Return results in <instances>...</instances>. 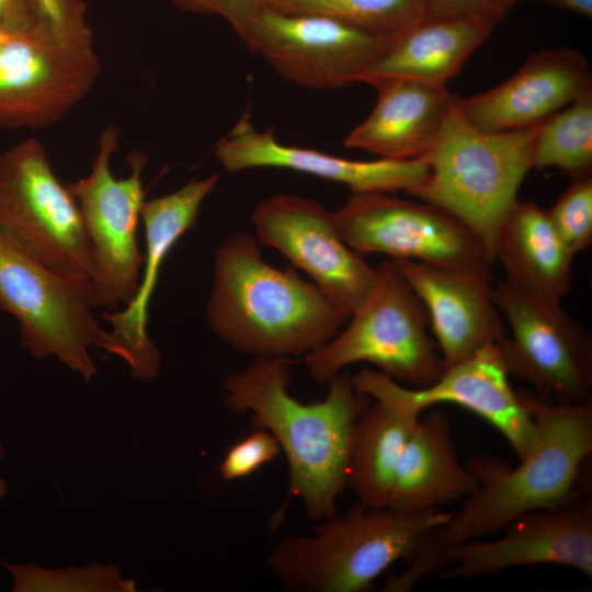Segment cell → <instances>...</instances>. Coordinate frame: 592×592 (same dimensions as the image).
Returning <instances> with one entry per match:
<instances>
[{
    "instance_id": "cell-38",
    "label": "cell",
    "mask_w": 592,
    "mask_h": 592,
    "mask_svg": "<svg viewBox=\"0 0 592 592\" xmlns=\"http://www.w3.org/2000/svg\"><path fill=\"white\" fill-rule=\"evenodd\" d=\"M3 453H4V447L1 443V440H0V459L3 457Z\"/></svg>"
},
{
    "instance_id": "cell-10",
    "label": "cell",
    "mask_w": 592,
    "mask_h": 592,
    "mask_svg": "<svg viewBox=\"0 0 592 592\" xmlns=\"http://www.w3.org/2000/svg\"><path fill=\"white\" fill-rule=\"evenodd\" d=\"M118 140V127H105L90 172L67 185L78 203L93 250L90 283L95 307L111 310L121 309L133 298L145 262L137 229L145 202L141 172L146 158L134 153L129 158L130 174L116 179L111 161Z\"/></svg>"
},
{
    "instance_id": "cell-31",
    "label": "cell",
    "mask_w": 592,
    "mask_h": 592,
    "mask_svg": "<svg viewBox=\"0 0 592 592\" xmlns=\"http://www.w3.org/2000/svg\"><path fill=\"white\" fill-rule=\"evenodd\" d=\"M178 9L198 14L219 15L242 39L254 16L267 0H169Z\"/></svg>"
},
{
    "instance_id": "cell-7",
    "label": "cell",
    "mask_w": 592,
    "mask_h": 592,
    "mask_svg": "<svg viewBox=\"0 0 592 592\" xmlns=\"http://www.w3.org/2000/svg\"><path fill=\"white\" fill-rule=\"evenodd\" d=\"M95 308L90 282L54 271L0 230V310L15 318L34 357L55 356L90 380L96 367L89 351L106 333Z\"/></svg>"
},
{
    "instance_id": "cell-15",
    "label": "cell",
    "mask_w": 592,
    "mask_h": 592,
    "mask_svg": "<svg viewBox=\"0 0 592 592\" xmlns=\"http://www.w3.org/2000/svg\"><path fill=\"white\" fill-rule=\"evenodd\" d=\"M252 221L262 247L277 250L306 272L349 317L374 289L377 269L344 242L332 213L315 200L272 195L257 204Z\"/></svg>"
},
{
    "instance_id": "cell-22",
    "label": "cell",
    "mask_w": 592,
    "mask_h": 592,
    "mask_svg": "<svg viewBox=\"0 0 592 592\" xmlns=\"http://www.w3.org/2000/svg\"><path fill=\"white\" fill-rule=\"evenodd\" d=\"M478 483L458 459L447 414L422 413L400 455L389 502L392 511L422 512L465 499Z\"/></svg>"
},
{
    "instance_id": "cell-36",
    "label": "cell",
    "mask_w": 592,
    "mask_h": 592,
    "mask_svg": "<svg viewBox=\"0 0 592 592\" xmlns=\"http://www.w3.org/2000/svg\"><path fill=\"white\" fill-rule=\"evenodd\" d=\"M7 492H8L7 482L2 478H0V500L7 496Z\"/></svg>"
},
{
    "instance_id": "cell-28",
    "label": "cell",
    "mask_w": 592,
    "mask_h": 592,
    "mask_svg": "<svg viewBox=\"0 0 592 592\" xmlns=\"http://www.w3.org/2000/svg\"><path fill=\"white\" fill-rule=\"evenodd\" d=\"M13 577L14 592H134L136 582L123 579L121 568L90 563L84 568L43 569L36 563L0 561Z\"/></svg>"
},
{
    "instance_id": "cell-37",
    "label": "cell",
    "mask_w": 592,
    "mask_h": 592,
    "mask_svg": "<svg viewBox=\"0 0 592 592\" xmlns=\"http://www.w3.org/2000/svg\"><path fill=\"white\" fill-rule=\"evenodd\" d=\"M10 34L0 30V46L8 39Z\"/></svg>"
},
{
    "instance_id": "cell-24",
    "label": "cell",
    "mask_w": 592,
    "mask_h": 592,
    "mask_svg": "<svg viewBox=\"0 0 592 592\" xmlns=\"http://www.w3.org/2000/svg\"><path fill=\"white\" fill-rule=\"evenodd\" d=\"M494 259L502 263L513 289L545 300L561 301L572 282L573 255L555 231L547 210L519 202L501 224Z\"/></svg>"
},
{
    "instance_id": "cell-5",
    "label": "cell",
    "mask_w": 592,
    "mask_h": 592,
    "mask_svg": "<svg viewBox=\"0 0 592 592\" xmlns=\"http://www.w3.org/2000/svg\"><path fill=\"white\" fill-rule=\"evenodd\" d=\"M538 126L481 130L464 117L453 96L435 144L421 158L428 164V175L407 194L462 220L496 261L497 234L532 169Z\"/></svg>"
},
{
    "instance_id": "cell-14",
    "label": "cell",
    "mask_w": 592,
    "mask_h": 592,
    "mask_svg": "<svg viewBox=\"0 0 592 592\" xmlns=\"http://www.w3.org/2000/svg\"><path fill=\"white\" fill-rule=\"evenodd\" d=\"M352 382L360 394L403 413L421 415L443 402L466 408L501 433L519 459L536 436L535 421L509 383L497 343L485 345L471 357L447 367L426 387L409 388L368 368L353 375Z\"/></svg>"
},
{
    "instance_id": "cell-25",
    "label": "cell",
    "mask_w": 592,
    "mask_h": 592,
    "mask_svg": "<svg viewBox=\"0 0 592 592\" xmlns=\"http://www.w3.org/2000/svg\"><path fill=\"white\" fill-rule=\"evenodd\" d=\"M419 417L377 401L362 410L354 426L346 477V488L358 503L387 508L400 455Z\"/></svg>"
},
{
    "instance_id": "cell-20",
    "label": "cell",
    "mask_w": 592,
    "mask_h": 592,
    "mask_svg": "<svg viewBox=\"0 0 592 592\" xmlns=\"http://www.w3.org/2000/svg\"><path fill=\"white\" fill-rule=\"evenodd\" d=\"M394 262L428 311L430 329L446 368L505 335L491 296L492 273L414 260Z\"/></svg>"
},
{
    "instance_id": "cell-29",
    "label": "cell",
    "mask_w": 592,
    "mask_h": 592,
    "mask_svg": "<svg viewBox=\"0 0 592 592\" xmlns=\"http://www.w3.org/2000/svg\"><path fill=\"white\" fill-rule=\"evenodd\" d=\"M547 213L573 257L588 249L592 243V177L574 179Z\"/></svg>"
},
{
    "instance_id": "cell-32",
    "label": "cell",
    "mask_w": 592,
    "mask_h": 592,
    "mask_svg": "<svg viewBox=\"0 0 592 592\" xmlns=\"http://www.w3.org/2000/svg\"><path fill=\"white\" fill-rule=\"evenodd\" d=\"M522 0H421L426 12L477 16L500 23Z\"/></svg>"
},
{
    "instance_id": "cell-18",
    "label": "cell",
    "mask_w": 592,
    "mask_h": 592,
    "mask_svg": "<svg viewBox=\"0 0 592 592\" xmlns=\"http://www.w3.org/2000/svg\"><path fill=\"white\" fill-rule=\"evenodd\" d=\"M214 156L231 173L255 168L287 169L344 184L352 194L408 193L429 171L421 158L358 161L284 145L276 140L273 128L259 132L249 111L215 145Z\"/></svg>"
},
{
    "instance_id": "cell-21",
    "label": "cell",
    "mask_w": 592,
    "mask_h": 592,
    "mask_svg": "<svg viewBox=\"0 0 592 592\" xmlns=\"http://www.w3.org/2000/svg\"><path fill=\"white\" fill-rule=\"evenodd\" d=\"M367 84L377 91L376 105L343 145L391 160H414L428 153L453 100L447 89L402 78H379Z\"/></svg>"
},
{
    "instance_id": "cell-2",
    "label": "cell",
    "mask_w": 592,
    "mask_h": 592,
    "mask_svg": "<svg viewBox=\"0 0 592 592\" xmlns=\"http://www.w3.org/2000/svg\"><path fill=\"white\" fill-rule=\"evenodd\" d=\"M294 363L289 357H254L227 376L221 387L232 413H250L255 428L276 439L288 465V492L301 501L307 519L318 523L338 514L354 426L366 396L341 372L327 383L322 400L300 402L288 391Z\"/></svg>"
},
{
    "instance_id": "cell-33",
    "label": "cell",
    "mask_w": 592,
    "mask_h": 592,
    "mask_svg": "<svg viewBox=\"0 0 592 592\" xmlns=\"http://www.w3.org/2000/svg\"><path fill=\"white\" fill-rule=\"evenodd\" d=\"M45 23L33 0H0V30L8 33L31 31Z\"/></svg>"
},
{
    "instance_id": "cell-1",
    "label": "cell",
    "mask_w": 592,
    "mask_h": 592,
    "mask_svg": "<svg viewBox=\"0 0 592 592\" xmlns=\"http://www.w3.org/2000/svg\"><path fill=\"white\" fill-rule=\"evenodd\" d=\"M533 417L536 436L516 467L492 456L473 458L467 468L478 486L458 511L429 531L400 573L390 574L382 592H406L445 568L447 551L502 531L533 511L563 508L580 499L582 466L592 453V401L556 403L519 389Z\"/></svg>"
},
{
    "instance_id": "cell-8",
    "label": "cell",
    "mask_w": 592,
    "mask_h": 592,
    "mask_svg": "<svg viewBox=\"0 0 592 592\" xmlns=\"http://www.w3.org/2000/svg\"><path fill=\"white\" fill-rule=\"evenodd\" d=\"M101 69L87 20L10 34L0 46V128L56 123L87 96Z\"/></svg>"
},
{
    "instance_id": "cell-12",
    "label": "cell",
    "mask_w": 592,
    "mask_h": 592,
    "mask_svg": "<svg viewBox=\"0 0 592 592\" xmlns=\"http://www.w3.org/2000/svg\"><path fill=\"white\" fill-rule=\"evenodd\" d=\"M332 218L344 242L361 255L382 253L394 260L492 273L494 261L480 238L433 204L388 193L352 194Z\"/></svg>"
},
{
    "instance_id": "cell-17",
    "label": "cell",
    "mask_w": 592,
    "mask_h": 592,
    "mask_svg": "<svg viewBox=\"0 0 592 592\" xmlns=\"http://www.w3.org/2000/svg\"><path fill=\"white\" fill-rule=\"evenodd\" d=\"M502 531L501 537L474 539L451 548L440 578L468 579L535 565L563 566L592 577L590 500L528 512Z\"/></svg>"
},
{
    "instance_id": "cell-3",
    "label": "cell",
    "mask_w": 592,
    "mask_h": 592,
    "mask_svg": "<svg viewBox=\"0 0 592 592\" xmlns=\"http://www.w3.org/2000/svg\"><path fill=\"white\" fill-rule=\"evenodd\" d=\"M261 248L246 231L217 247L206 306L209 328L254 357L305 356L335 337L350 317L294 266L269 264Z\"/></svg>"
},
{
    "instance_id": "cell-23",
    "label": "cell",
    "mask_w": 592,
    "mask_h": 592,
    "mask_svg": "<svg viewBox=\"0 0 592 592\" xmlns=\"http://www.w3.org/2000/svg\"><path fill=\"white\" fill-rule=\"evenodd\" d=\"M494 26L477 16L426 12L392 38L387 52L361 83L367 84L379 78H402L446 88Z\"/></svg>"
},
{
    "instance_id": "cell-30",
    "label": "cell",
    "mask_w": 592,
    "mask_h": 592,
    "mask_svg": "<svg viewBox=\"0 0 592 592\" xmlns=\"http://www.w3.org/2000/svg\"><path fill=\"white\" fill-rule=\"evenodd\" d=\"M280 453L281 447L273 434L257 428L230 446L220 463V476L228 481L246 478L275 459Z\"/></svg>"
},
{
    "instance_id": "cell-27",
    "label": "cell",
    "mask_w": 592,
    "mask_h": 592,
    "mask_svg": "<svg viewBox=\"0 0 592 592\" xmlns=\"http://www.w3.org/2000/svg\"><path fill=\"white\" fill-rule=\"evenodd\" d=\"M266 7L326 16L383 38L397 37L426 13L421 0H267Z\"/></svg>"
},
{
    "instance_id": "cell-19",
    "label": "cell",
    "mask_w": 592,
    "mask_h": 592,
    "mask_svg": "<svg viewBox=\"0 0 592 592\" xmlns=\"http://www.w3.org/2000/svg\"><path fill=\"white\" fill-rule=\"evenodd\" d=\"M591 92L588 60L573 48L560 47L537 52L508 80L456 101L473 126L503 132L538 125Z\"/></svg>"
},
{
    "instance_id": "cell-4",
    "label": "cell",
    "mask_w": 592,
    "mask_h": 592,
    "mask_svg": "<svg viewBox=\"0 0 592 592\" xmlns=\"http://www.w3.org/2000/svg\"><path fill=\"white\" fill-rule=\"evenodd\" d=\"M452 514L400 513L356 502L345 514L318 522L310 534L282 537L265 565L287 591L366 592L392 563H408L424 535Z\"/></svg>"
},
{
    "instance_id": "cell-11",
    "label": "cell",
    "mask_w": 592,
    "mask_h": 592,
    "mask_svg": "<svg viewBox=\"0 0 592 592\" xmlns=\"http://www.w3.org/2000/svg\"><path fill=\"white\" fill-rule=\"evenodd\" d=\"M492 300L511 329L499 348L509 376L533 386L536 397L556 403L592 401V338L560 301L520 293L493 281Z\"/></svg>"
},
{
    "instance_id": "cell-9",
    "label": "cell",
    "mask_w": 592,
    "mask_h": 592,
    "mask_svg": "<svg viewBox=\"0 0 592 592\" xmlns=\"http://www.w3.org/2000/svg\"><path fill=\"white\" fill-rule=\"evenodd\" d=\"M0 230L54 271L91 282L93 250L78 203L35 138L0 153Z\"/></svg>"
},
{
    "instance_id": "cell-13",
    "label": "cell",
    "mask_w": 592,
    "mask_h": 592,
    "mask_svg": "<svg viewBox=\"0 0 592 592\" xmlns=\"http://www.w3.org/2000/svg\"><path fill=\"white\" fill-rule=\"evenodd\" d=\"M241 41L286 80L311 89H338L361 83L392 38L326 16L286 14L264 7Z\"/></svg>"
},
{
    "instance_id": "cell-34",
    "label": "cell",
    "mask_w": 592,
    "mask_h": 592,
    "mask_svg": "<svg viewBox=\"0 0 592 592\" xmlns=\"http://www.w3.org/2000/svg\"><path fill=\"white\" fill-rule=\"evenodd\" d=\"M39 18L50 26L61 29L87 20L83 0H33Z\"/></svg>"
},
{
    "instance_id": "cell-35",
    "label": "cell",
    "mask_w": 592,
    "mask_h": 592,
    "mask_svg": "<svg viewBox=\"0 0 592 592\" xmlns=\"http://www.w3.org/2000/svg\"><path fill=\"white\" fill-rule=\"evenodd\" d=\"M523 1V0H522ZM544 3L565 9L579 15L591 18L592 0H537Z\"/></svg>"
},
{
    "instance_id": "cell-16",
    "label": "cell",
    "mask_w": 592,
    "mask_h": 592,
    "mask_svg": "<svg viewBox=\"0 0 592 592\" xmlns=\"http://www.w3.org/2000/svg\"><path fill=\"white\" fill-rule=\"evenodd\" d=\"M219 177L192 179L180 189L148 201L141 206L146 238L144 272L133 298L121 309L103 312L111 325L101 348L128 363L134 378L150 380L160 371V354L148 335V308L159 272L168 253L197 220L201 206Z\"/></svg>"
},
{
    "instance_id": "cell-26",
    "label": "cell",
    "mask_w": 592,
    "mask_h": 592,
    "mask_svg": "<svg viewBox=\"0 0 592 592\" xmlns=\"http://www.w3.org/2000/svg\"><path fill=\"white\" fill-rule=\"evenodd\" d=\"M555 167L572 180L591 175L592 92L539 124L532 168Z\"/></svg>"
},
{
    "instance_id": "cell-6",
    "label": "cell",
    "mask_w": 592,
    "mask_h": 592,
    "mask_svg": "<svg viewBox=\"0 0 592 592\" xmlns=\"http://www.w3.org/2000/svg\"><path fill=\"white\" fill-rule=\"evenodd\" d=\"M376 269L377 282L366 301L345 329L304 356L306 369L327 384L348 365L367 362L398 383L430 386L446 367L429 335L428 311L392 259Z\"/></svg>"
}]
</instances>
